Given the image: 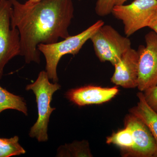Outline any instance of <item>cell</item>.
Segmentation results:
<instances>
[{
    "instance_id": "obj_1",
    "label": "cell",
    "mask_w": 157,
    "mask_h": 157,
    "mask_svg": "<svg viewBox=\"0 0 157 157\" xmlns=\"http://www.w3.org/2000/svg\"><path fill=\"white\" fill-rule=\"evenodd\" d=\"M10 1L11 25L19 31L20 55L27 63H40V44H53L70 36L68 29L74 12L72 0H41L25 4Z\"/></svg>"
},
{
    "instance_id": "obj_2",
    "label": "cell",
    "mask_w": 157,
    "mask_h": 157,
    "mask_svg": "<svg viewBox=\"0 0 157 157\" xmlns=\"http://www.w3.org/2000/svg\"><path fill=\"white\" fill-rule=\"evenodd\" d=\"M49 79L47 72L42 71L36 81L26 87V90H32L35 94L38 108V119L31 128L29 135L36 138L39 142H46L48 140L47 131L49 118L56 109L51 107V102L54 94L61 88L57 82L52 83Z\"/></svg>"
},
{
    "instance_id": "obj_3",
    "label": "cell",
    "mask_w": 157,
    "mask_h": 157,
    "mask_svg": "<svg viewBox=\"0 0 157 157\" xmlns=\"http://www.w3.org/2000/svg\"><path fill=\"white\" fill-rule=\"evenodd\" d=\"M104 25V21L99 20L80 33L69 36L61 42L39 45L38 49L45 56V71L49 79L54 82L58 81L57 68L62 57L67 54L75 55L78 54L86 42L90 40L98 29Z\"/></svg>"
},
{
    "instance_id": "obj_4",
    "label": "cell",
    "mask_w": 157,
    "mask_h": 157,
    "mask_svg": "<svg viewBox=\"0 0 157 157\" xmlns=\"http://www.w3.org/2000/svg\"><path fill=\"white\" fill-rule=\"evenodd\" d=\"M90 40L100 61L109 62L113 66L131 48V42L128 37L122 36L109 25L101 27Z\"/></svg>"
},
{
    "instance_id": "obj_5",
    "label": "cell",
    "mask_w": 157,
    "mask_h": 157,
    "mask_svg": "<svg viewBox=\"0 0 157 157\" xmlns=\"http://www.w3.org/2000/svg\"><path fill=\"white\" fill-rule=\"evenodd\" d=\"M157 10V0H135L129 5H115L111 14L121 21L124 33L128 37L139 30L148 27Z\"/></svg>"
},
{
    "instance_id": "obj_6",
    "label": "cell",
    "mask_w": 157,
    "mask_h": 157,
    "mask_svg": "<svg viewBox=\"0 0 157 157\" xmlns=\"http://www.w3.org/2000/svg\"><path fill=\"white\" fill-rule=\"evenodd\" d=\"M12 5L10 0H0V79L8 62L21 55L19 31L11 25Z\"/></svg>"
},
{
    "instance_id": "obj_7",
    "label": "cell",
    "mask_w": 157,
    "mask_h": 157,
    "mask_svg": "<svg viewBox=\"0 0 157 157\" xmlns=\"http://www.w3.org/2000/svg\"><path fill=\"white\" fill-rule=\"evenodd\" d=\"M146 45L140 46L139 53L138 85L144 92L157 85V35L154 32L145 36Z\"/></svg>"
},
{
    "instance_id": "obj_8",
    "label": "cell",
    "mask_w": 157,
    "mask_h": 157,
    "mask_svg": "<svg viewBox=\"0 0 157 157\" xmlns=\"http://www.w3.org/2000/svg\"><path fill=\"white\" fill-rule=\"evenodd\" d=\"M125 126L131 129L134 140V146L129 155L155 157L156 144L146 125L139 118L130 113L125 118Z\"/></svg>"
},
{
    "instance_id": "obj_9",
    "label": "cell",
    "mask_w": 157,
    "mask_h": 157,
    "mask_svg": "<svg viewBox=\"0 0 157 157\" xmlns=\"http://www.w3.org/2000/svg\"><path fill=\"white\" fill-rule=\"evenodd\" d=\"M139 53L131 48L114 65L115 70L111 78L113 83L124 88H134L138 85Z\"/></svg>"
},
{
    "instance_id": "obj_10",
    "label": "cell",
    "mask_w": 157,
    "mask_h": 157,
    "mask_svg": "<svg viewBox=\"0 0 157 157\" xmlns=\"http://www.w3.org/2000/svg\"><path fill=\"white\" fill-rule=\"evenodd\" d=\"M118 92L117 86L104 88L89 85L69 90L66 96L73 104L82 107L105 103L114 98Z\"/></svg>"
},
{
    "instance_id": "obj_11",
    "label": "cell",
    "mask_w": 157,
    "mask_h": 157,
    "mask_svg": "<svg viewBox=\"0 0 157 157\" xmlns=\"http://www.w3.org/2000/svg\"><path fill=\"white\" fill-rule=\"evenodd\" d=\"M137 96L138 102L136 106L130 109V113L139 118L148 128L155 141V157H157V113L149 106L142 92L138 93Z\"/></svg>"
},
{
    "instance_id": "obj_12",
    "label": "cell",
    "mask_w": 157,
    "mask_h": 157,
    "mask_svg": "<svg viewBox=\"0 0 157 157\" xmlns=\"http://www.w3.org/2000/svg\"><path fill=\"white\" fill-rule=\"evenodd\" d=\"M8 109L18 110L28 115L27 107L24 99L0 86V113Z\"/></svg>"
},
{
    "instance_id": "obj_13",
    "label": "cell",
    "mask_w": 157,
    "mask_h": 157,
    "mask_svg": "<svg viewBox=\"0 0 157 157\" xmlns=\"http://www.w3.org/2000/svg\"><path fill=\"white\" fill-rule=\"evenodd\" d=\"M57 157H92L88 142L86 140L61 145L58 149Z\"/></svg>"
},
{
    "instance_id": "obj_14",
    "label": "cell",
    "mask_w": 157,
    "mask_h": 157,
    "mask_svg": "<svg viewBox=\"0 0 157 157\" xmlns=\"http://www.w3.org/2000/svg\"><path fill=\"white\" fill-rule=\"evenodd\" d=\"M106 142L118 146L126 153L127 155H130L134 144L132 131L127 126L107 137Z\"/></svg>"
},
{
    "instance_id": "obj_15",
    "label": "cell",
    "mask_w": 157,
    "mask_h": 157,
    "mask_svg": "<svg viewBox=\"0 0 157 157\" xmlns=\"http://www.w3.org/2000/svg\"><path fill=\"white\" fill-rule=\"evenodd\" d=\"M17 136L9 138H0V157H9L25 153V150L20 144Z\"/></svg>"
},
{
    "instance_id": "obj_16",
    "label": "cell",
    "mask_w": 157,
    "mask_h": 157,
    "mask_svg": "<svg viewBox=\"0 0 157 157\" xmlns=\"http://www.w3.org/2000/svg\"><path fill=\"white\" fill-rule=\"evenodd\" d=\"M115 6V0H98L96 2L95 11L98 16H107L111 14Z\"/></svg>"
},
{
    "instance_id": "obj_17",
    "label": "cell",
    "mask_w": 157,
    "mask_h": 157,
    "mask_svg": "<svg viewBox=\"0 0 157 157\" xmlns=\"http://www.w3.org/2000/svg\"><path fill=\"white\" fill-rule=\"evenodd\" d=\"M144 95L149 106L157 113V85L146 90Z\"/></svg>"
},
{
    "instance_id": "obj_18",
    "label": "cell",
    "mask_w": 157,
    "mask_h": 157,
    "mask_svg": "<svg viewBox=\"0 0 157 157\" xmlns=\"http://www.w3.org/2000/svg\"><path fill=\"white\" fill-rule=\"evenodd\" d=\"M148 27L151 29L157 35V10L152 17Z\"/></svg>"
},
{
    "instance_id": "obj_19",
    "label": "cell",
    "mask_w": 157,
    "mask_h": 157,
    "mask_svg": "<svg viewBox=\"0 0 157 157\" xmlns=\"http://www.w3.org/2000/svg\"><path fill=\"white\" fill-rule=\"evenodd\" d=\"M128 0H115V5H124Z\"/></svg>"
},
{
    "instance_id": "obj_20",
    "label": "cell",
    "mask_w": 157,
    "mask_h": 157,
    "mask_svg": "<svg viewBox=\"0 0 157 157\" xmlns=\"http://www.w3.org/2000/svg\"><path fill=\"white\" fill-rule=\"evenodd\" d=\"M40 1H41V0H28L27 2L30 3H35ZM79 1H80V0H79Z\"/></svg>"
},
{
    "instance_id": "obj_21",
    "label": "cell",
    "mask_w": 157,
    "mask_h": 157,
    "mask_svg": "<svg viewBox=\"0 0 157 157\" xmlns=\"http://www.w3.org/2000/svg\"></svg>"
}]
</instances>
